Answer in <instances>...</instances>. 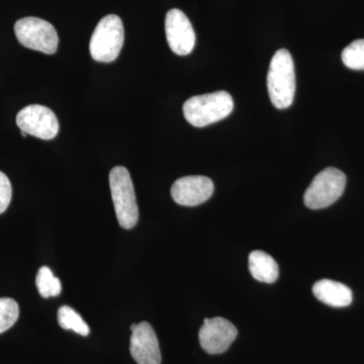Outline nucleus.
Wrapping results in <instances>:
<instances>
[{
	"instance_id": "obj_9",
	"label": "nucleus",
	"mask_w": 364,
	"mask_h": 364,
	"mask_svg": "<svg viewBox=\"0 0 364 364\" xmlns=\"http://www.w3.org/2000/svg\"><path fill=\"white\" fill-rule=\"evenodd\" d=\"M165 33L170 49L179 56L193 52L196 45V33L191 21L179 9L169 11L165 18Z\"/></svg>"
},
{
	"instance_id": "obj_7",
	"label": "nucleus",
	"mask_w": 364,
	"mask_h": 364,
	"mask_svg": "<svg viewBox=\"0 0 364 364\" xmlns=\"http://www.w3.org/2000/svg\"><path fill=\"white\" fill-rule=\"evenodd\" d=\"M16 124L26 135L42 140H52L58 135L59 122L49 107L31 105L23 107L16 116Z\"/></svg>"
},
{
	"instance_id": "obj_4",
	"label": "nucleus",
	"mask_w": 364,
	"mask_h": 364,
	"mask_svg": "<svg viewBox=\"0 0 364 364\" xmlns=\"http://www.w3.org/2000/svg\"><path fill=\"white\" fill-rule=\"evenodd\" d=\"M124 31L123 21L116 14H109L100 20L91 36V57L102 63H111L119 57L123 48Z\"/></svg>"
},
{
	"instance_id": "obj_14",
	"label": "nucleus",
	"mask_w": 364,
	"mask_h": 364,
	"mask_svg": "<svg viewBox=\"0 0 364 364\" xmlns=\"http://www.w3.org/2000/svg\"><path fill=\"white\" fill-rule=\"evenodd\" d=\"M58 323L64 330H71L81 336L90 335V327L74 309L63 306L58 311Z\"/></svg>"
},
{
	"instance_id": "obj_15",
	"label": "nucleus",
	"mask_w": 364,
	"mask_h": 364,
	"mask_svg": "<svg viewBox=\"0 0 364 364\" xmlns=\"http://www.w3.org/2000/svg\"><path fill=\"white\" fill-rule=\"evenodd\" d=\"M36 286L41 296L44 299L58 296L61 294L62 284L58 277H55L49 267H41L36 277Z\"/></svg>"
},
{
	"instance_id": "obj_5",
	"label": "nucleus",
	"mask_w": 364,
	"mask_h": 364,
	"mask_svg": "<svg viewBox=\"0 0 364 364\" xmlns=\"http://www.w3.org/2000/svg\"><path fill=\"white\" fill-rule=\"evenodd\" d=\"M346 176L339 169L329 167L315 176L306 188L304 202L309 208L320 210L333 205L343 195Z\"/></svg>"
},
{
	"instance_id": "obj_11",
	"label": "nucleus",
	"mask_w": 364,
	"mask_h": 364,
	"mask_svg": "<svg viewBox=\"0 0 364 364\" xmlns=\"http://www.w3.org/2000/svg\"><path fill=\"white\" fill-rule=\"evenodd\" d=\"M214 189V182L207 176H186L174 182L171 196L178 205L196 207L207 202Z\"/></svg>"
},
{
	"instance_id": "obj_1",
	"label": "nucleus",
	"mask_w": 364,
	"mask_h": 364,
	"mask_svg": "<svg viewBox=\"0 0 364 364\" xmlns=\"http://www.w3.org/2000/svg\"><path fill=\"white\" fill-rule=\"evenodd\" d=\"M270 100L277 109H287L293 104L296 93V73L291 53L280 49L270 62L267 75Z\"/></svg>"
},
{
	"instance_id": "obj_6",
	"label": "nucleus",
	"mask_w": 364,
	"mask_h": 364,
	"mask_svg": "<svg viewBox=\"0 0 364 364\" xmlns=\"http://www.w3.org/2000/svg\"><path fill=\"white\" fill-rule=\"evenodd\" d=\"M14 33L20 44L44 54H55L58 49V33L54 26L39 18H21L14 25Z\"/></svg>"
},
{
	"instance_id": "obj_12",
	"label": "nucleus",
	"mask_w": 364,
	"mask_h": 364,
	"mask_svg": "<svg viewBox=\"0 0 364 364\" xmlns=\"http://www.w3.org/2000/svg\"><path fill=\"white\" fill-rule=\"evenodd\" d=\"M313 294L322 303L334 308H344L351 305V289L341 282L331 279H322L313 287Z\"/></svg>"
},
{
	"instance_id": "obj_16",
	"label": "nucleus",
	"mask_w": 364,
	"mask_h": 364,
	"mask_svg": "<svg viewBox=\"0 0 364 364\" xmlns=\"http://www.w3.org/2000/svg\"><path fill=\"white\" fill-rule=\"evenodd\" d=\"M344 65L353 70H364V39L355 40L342 52Z\"/></svg>"
},
{
	"instance_id": "obj_10",
	"label": "nucleus",
	"mask_w": 364,
	"mask_h": 364,
	"mask_svg": "<svg viewBox=\"0 0 364 364\" xmlns=\"http://www.w3.org/2000/svg\"><path fill=\"white\" fill-rule=\"evenodd\" d=\"M130 352L138 364L161 363V352L156 333L147 322L131 326Z\"/></svg>"
},
{
	"instance_id": "obj_3",
	"label": "nucleus",
	"mask_w": 364,
	"mask_h": 364,
	"mask_svg": "<svg viewBox=\"0 0 364 364\" xmlns=\"http://www.w3.org/2000/svg\"><path fill=\"white\" fill-rule=\"evenodd\" d=\"M109 186L117 221L124 229H133L139 220L135 189L130 172L124 166H117L109 173Z\"/></svg>"
},
{
	"instance_id": "obj_2",
	"label": "nucleus",
	"mask_w": 364,
	"mask_h": 364,
	"mask_svg": "<svg viewBox=\"0 0 364 364\" xmlns=\"http://www.w3.org/2000/svg\"><path fill=\"white\" fill-rule=\"evenodd\" d=\"M233 109L231 95L224 90L215 91L189 98L184 102L183 114L189 124L203 128L225 119Z\"/></svg>"
},
{
	"instance_id": "obj_8",
	"label": "nucleus",
	"mask_w": 364,
	"mask_h": 364,
	"mask_svg": "<svg viewBox=\"0 0 364 364\" xmlns=\"http://www.w3.org/2000/svg\"><path fill=\"white\" fill-rule=\"evenodd\" d=\"M238 331L230 321L221 317L205 318L198 333L200 346L208 354H221L229 349Z\"/></svg>"
},
{
	"instance_id": "obj_17",
	"label": "nucleus",
	"mask_w": 364,
	"mask_h": 364,
	"mask_svg": "<svg viewBox=\"0 0 364 364\" xmlns=\"http://www.w3.org/2000/svg\"><path fill=\"white\" fill-rule=\"evenodd\" d=\"M20 316L18 304L11 298H0V334L11 329Z\"/></svg>"
},
{
	"instance_id": "obj_13",
	"label": "nucleus",
	"mask_w": 364,
	"mask_h": 364,
	"mask_svg": "<svg viewBox=\"0 0 364 364\" xmlns=\"http://www.w3.org/2000/svg\"><path fill=\"white\" fill-rule=\"evenodd\" d=\"M249 270L254 279L265 284L277 282L279 274L277 261L261 250L253 251L249 255Z\"/></svg>"
},
{
	"instance_id": "obj_18",
	"label": "nucleus",
	"mask_w": 364,
	"mask_h": 364,
	"mask_svg": "<svg viewBox=\"0 0 364 364\" xmlns=\"http://www.w3.org/2000/svg\"><path fill=\"white\" fill-rule=\"evenodd\" d=\"M13 198V188L9 177L0 171V214L6 212Z\"/></svg>"
}]
</instances>
